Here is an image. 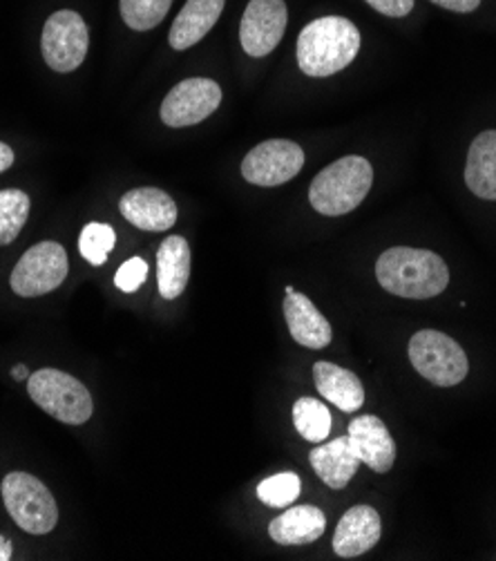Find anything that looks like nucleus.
Wrapping results in <instances>:
<instances>
[{
    "label": "nucleus",
    "instance_id": "obj_1",
    "mask_svg": "<svg viewBox=\"0 0 496 561\" xmlns=\"http://www.w3.org/2000/svg\"><path fill=\"white\" fill-rule=\"evenodd\" d=\"M376 277L384 291L407 300H429L450 285V271L443 257L410 247L384 251L376 262Z\"/></svg>",
    "mask_w": 496,
    "mask_h": 561
},
{
    "label": "nucleus",
    "instance_id": "obj_2",
    "mask_svg": "<svg viewBox=\"0 0 496 561\" xmlns=\"http://www.w3.org/2000/svg\"><path fill=\"white\" fill-rule=\"evenodd\" d=\"M360 49L358 27L343 16L311 21L298 36V66L302 75L324 79L345 70Z\"/></svg>",
    "mask_w": 496,
    "mask_h": 561
},
{
    "label": "nucleus",
    "instance_id": "obj_3",
    "mask_svg": "<svg viewBox=\"0 0 496 561\" xmlns=\"http://www.w3.org/2000/svg\"><path fill=\"white\" fill-rule=\"evenodd\" d=\"M373 184V168L365 157H343L328 163L311 182L309 202L326 217H341L356 210L369 195Z\"/></svg>",
    "mask_w": 496,
    "mask_h": 561
},
{
    "label": "nucleus",
    "instance_id": "obj_4",
    "mask_svg": "<svg viewBox=\"0 0 496 561\" xmlns=\"http://www.w3.org/2000/svg\"><path fill=\"white\" fill-rule=\"evenodd\" d=\"M30 399L49 416L83 425L92 416V397L81 380L59 369H41L27 378Z\"/></svg>",
    "mask_w": 496,
    "mask_h": 561
},
{
    "label": "nucleus",
    "instance_id": "obj_5",
    "mask_svg": "<svg viewBox=\"0 0 496 561\" xmlns=\"http://www.w3.org/2000/svg\"><path fill=\"white\" fill-rule=\"evenodd\" d=\"M410 360L414 369L436 387H454L470 371L463 347L436 329H423L412 335Z\"/></svg>",
    "mask_w": 496,
    "mask_h": 561
},
{
    "label": "nucleus",
    "instance_id": "obj_6",
    "mask_svg": "<svg viewBox=\"0 0 496 561\" xmlns=\"http://www.w3.org/2000/svg\"><path fill=\"white\" fill-rule=\"evenodd\" d=\"M3 501L10 517L25 533L47 535L57 528V501L36 477L27 472H10L3 479Z\"/></svg>",
    "mask_w": 496,
    "mask_h": 561
},
{
    "label": "nucleus",
    "instance_id": "obj_7",
    "mask_svg": "<svg viewBox=\"0 0 496 561\" xmlns=\"http://www.w3.org/2000/svg\"><path fill=\"white\" fill-rule=\"evenodd\" d=\"M68 253L59 242H38L23 253L12 271L10 285L21 298H38L59 289L68 277Z\"/></svg>",
    "mask_w": 496,
    "mask_h": 561
},
{
    "label": "nucleus",
    "instance_id": "obj_8",
    "mask_svg": "<svg viewBox=\"0 0 496 561\" xmlns=\"http://www.w3.org/2000/svg\"><path fill=\"white\" fill-rule=\"evenodd\" d=\"M90 32L81 14L72 10H61L45 21L41 49L43 59L54 72H74L88 56Z\"/></svg>",
    "mask_w": 496,
    "mask_h": 561
},
{
    "label": "nucleus",
    "instance_id": "obj_9",
    "mask_svg": "<svg viewBox=\"0 0 496 561\" xmlns=\"http://www.w3.org/2000/svg\"><path fill=\"white\" fill-rule=\"evenodd\" d=\"M304 165V150L289 139H268L257 144L242 161V175L255 186H282Z\"/></svg>",
    "mask_w": 496,
    "mask_h": 561
},
{
    "label": "nucleus",
    "instance_id": "obj_10",
    "mask_svg": "<svg viewBox=\"0 0 496 561\" xmlns=\"http://www.w3.org/2000/svg\"><path fill=\"white\" fill-rule=\"evenodd\" d=\"M222 103V88L206 77H193L177 83L161 103V122L169 128H188L204 119Z\"/></svg>",
    "mask_w": 496,
    "mask_h": 561
},
{
    "label": "nucleus",
    "instance_id": "obj_11",
    "mask_svg": "<svg viewBox=\"0 0 496 561\" xmlns=\"http://www.w3.org/2000/svg\"><path fill=\"white\" fill-rule=\"evenodd\" d=\"M287 30L285 0H251L240 23V41L249 56H266L280 45Z\"/></svg>",
    "mask_w": 496,
    "mask_h": 561
},
{
    "label": "nucleus",
    "instance_id": "obj_12",
    "mask_svg": "<svg viewBox=\"0 0 496 561\" xmlns=\"http://www.w3.org/2000/svg\"><path fill=\"white\" fill-rule=\"evenodd\" d=\"M347 440L354 455L360 459V463L369 466L373 472L382 474L392 470L396 461V443L388 425H384L378 416L367 414L351 421Z\"/></svg>",
    "mask_w": 496,
    "mask_h": 561
},
{
    "label": "nucleus",
    "instance_id": "obj_13",
    "mask_svg": "<svg viewBox=\"0 0 496 561\" xmlns=\"http://www.w3.org/2000/svg\"><path fill=\"white\" fill-rule=\"evenodd\" d=\"M119 210L132 227L150 233L169 231L177 221L175 199L169 193H163L161 188H150V186L128 191L119 202Z\"/></svg>",
    "mask_w": 496,
    "mask_h": 561
},
{
    "label": "nucleus",
    "instance_id": "obj_14",
    "mask_svg": "<svg viewBox=\"0 0 496 561\" xmlns=\"http://www.w3.org/2000/svg\"><path fill=\"white\" fill-rule=\"evenodd\" d=\"M285 318L293 341L302 347L324 350L331 343V339H334L328 320L304 294H298L293 287H287Z\"/></svg>",
    "mask_w": 496,
    "mask_h": 561
},
{
    "label": "nucleus",
    "instance_id": "obj_15",
    "mask_svg": "<svg viewBox=\"0 0 496 561\" xmlns=\"http://www.w3.org/2000/svg\"><path fill=\"white\" fill-rule=\"evenodd\" d=\"M380 515L371 506H354L338 522L334 550L343 559H354L371 550L380 539Z\"/></svg>",
    "mask_w": 496,
    "mask_h": 561
},
{
    "label": "nucleus",
    "instance_id": "obj_16",
    "mask_svg": "<svg viewBox=\"0 0 496 561\" xmlns=\"http://www.w3.org/2000/svg\"><path fill=\"white\" fill-rule=\"evenodd\" d=\"M191 277V247L182 236L165 238L157 253V287L163 300H177Z\"/></svg>",
    "mask_w": 496,
    "mask_h": 561
},
{
    "label": "nucleus",
    "instance_id": "obj_17",
    "mask_svg": "<svg viewBox=\"0 0 496 561\" xmlns=\"http://www.w3.org/2000/svg\"><path fill=\"white\" fill-rule=\"evenodd\" d=\"M313 378L320 397L334 403L338 410L351 414L365 405V387L354 371L320 360L313 365Z\"/></svg>",
    "mask_w": 496,
    "mask_h": 561
},
{
    "label": "nucleus",
    "instance_id": "obj_18",
    "mask_svg": "<svg viewBox=\"0 0 496 561\" xmlns=\"http://www.w3.org/2000/svg\"><path fill=\"white\" fill-rule=\"evenodd\" d=\"M309 461L313 472L331 490L347 488L360 468V459L354 455L347 436H338L336 440H331L326 445H318L315 450H311Z\"/></svg>",
    "mask_w": 496,
    "mask_h": 561
},
{
    "label": "nucleus",
    "instance_id": "obj_19",
    "mask_svg": "<svg viewBox=\"0 0 496 561\" xmlns=\"http://www.w3.org/2000/svg\"><path fill=\"white\" fill-rule=\"evenodd\" d=\"M227 0H188L184 10L173 21L169 41L171 45L182 51L197 45L219 21L224 12Z\"/></svg>",
    "mask_w": 496,
    "mask_h": 561
},
{
    "label": "nucleus",
    "instance_id": "obj_20",
    "mask_svg": "<svg viewBox=\"0 0 496 561\" xmlns=\"http://www.w3.org/2000/svg\"><path fill=\"white\" fill-rule=\"evenodd\" d=\"M465 184L476 197L496 199V130H485L472 141L465 163Z\"/></svg>",
    "mask_w": 496,
    "mask_h": 561
},
{
    "label": "nucleus",
    "instance_id": "obj_21",
    "mask_svg": "<svg viewBox=\"0 0 496 561\" xmlns=\"http://www.w3.org/2000/svg\"><path fill=\"white\" fill-rule=\"evenodd\" d=\"M324 528L326 517L320 508L296 506L268 524V535L280 546H302L320 539L324 535Z\"/></svg>",
    "mask_w": 496,
    "mask_h": 561
},
{
    "label": "nucleus",
    "instance_id": "obj_22",
    "mask_svg": "<svg viewBox=\"0 0 496 561\" xmlns=\"http://www.w3.org/2000/svg\"><path fill=\"white\" fill-rule=\"evenodd\" d=\"M30 217V197L19 188L0 191V247L12 244Z\"/></svg>",
    "mask_w": 496,
    "mask_h": 561
},
{
    "label": "nucleus",
    "instance_id": "obj_23",
    "mask_svg": "<svg viewBox=\"0 0 496 561\" xmlns=\"http://www.w3.org/2000/svg\"><path fill=\"white\" fill-rule=\"evenodd\" d=\"M293 423L300 436L309 443H322L331 432V414L318 399H300L293 405Z\"/></svg>",
    "mask_w": 496,
    "mask_h": 561
},
{
    "label": "nucleus",
    "instance_id": "obj_24",
    "mask_svg": "<svg viewBox=\"0 0 496 561\" xmlns=\"http://www.w3.org/2000/svg\"><path fill=\"white\" fill-rule=\"evenodd\" d=\"M117 233L109 224L90 221L88 227L81 231L79 238V251L83 260H88L92 266H103L107 262V253L115 249Z\"/></svg>",
    "mask_w": 496,
    "mask_h": 561
},
{
    "label": "nucleus",
    "instance_id": "obj_25",
    "mask_svg": "<svg viewBox=\"0 0 496 561\" xmlns=\"http://www.w3.org/2000/svg\"><path fill=\"white\" fill-rule=\"evenodd\" d=\"M173 0H122V16L130 30L148 32L165 19Z\"/></svg>",
    "mask_w": 496,
    "mask_h": 561
},
{
    "label": "nucleus",
    "instance_id": "obj_26",
    "mask_svg": "<svg viewBox=\"0 0 496 561\" xmlns=\"http://www.w3.org/2000/svg\"><path fill=\"white\" fill-rule=\"evenodd\" d=\"M300 477L296 472H280L264 479L257 485V499L268 508H287L300 496Z\"/></svg>",
    "mask_w": 496,
    "mask_h": 561
},
{
    "label": "nucleus",
    "instance_id": "obj_27",
    "mask_svg": "<svg viewBox=\"0 0 496 561\" xmlns=\"http://www.w3.org/2000/svg\"><path fill=\"white\" fill-rule=\"evenodd\" d=\"M148 277V264L143 257H130L124 262L115 275V285L124 294H135Z\"/></svg>",
    "mask_w": 496,
    "mask_h": 561
},
{
    "label": "nucleus",
    "instance_id": "obj_28",
    "mask_svg": "<svg viewBox=\"0 0 496 561\" xmlns=\"http://www.w3.org/2000/svg\"><path fill=\"white\" fill-rule=\"evenodd\" d=\"M365 3L390 19H403L414 10V0H365Z\"/></svg>",
    "mask_w": 496,
    "mask_h": 561
},
{
    "label": "nucleus",
    "instance_id": "obj_29",
    "mask_svg": "<svg viewBox=\"0 0 496 561\" xmlns=\"http://www.w3.org/2000/svg\"><path fill=\"white\" fill-rule=\"evenodd\" d=\"M429 3L443 8V10H450V12L470 14L481 5V0H429Z\"/></svg>",
    "mask_w": 496,
    "mask_h": 561
},
{
    "label": "nucleus",
    "instance_id": "obj_30",
    "mask_svg": "<svg viewBox=\"0 0 496 561\" xmlns=\"http://www.w3.org/2000/svg\"><path fill=\"white\" fill-rule=\"evenodd\" d=\"M14 150L8 146V144H3L0 141V173H5L8 168H12V163H14Z\"/></svg>",
    "mask_w": 496,
    "mask_h": 561
},
{
    "label": "nucleus",
    "instance_id": "obj_31",
    "mask_svg": "<svg viewBox=\"0 0 496 561\" xmlns=\"http://www.w3.org/2000/svg\"><path fill=\"white\" fill-rule=\"evenodd\" d=\"M12 554H14V546H12V541H10L8 537L0 535V561H10V559H12Z\"/></svg>",
    "mask_w": 496,
    "mask_h": 561
},
{
    "label": "nucleus",
    "instance_id": "obj_32",
    "mask_svg": "<svg viewBox=\"0 0 496 561\" xmlns=\"http://www.w3.org/2000/svg\"><path fill=\"white\" fill-rule=\"evenodd\" d=\"M32 374H30V369H27V365H16V367H12V378L14 380H27Z\"/></svg>",
    "mask_w": 496,
    "mask_h": 561
}]
</instances>
